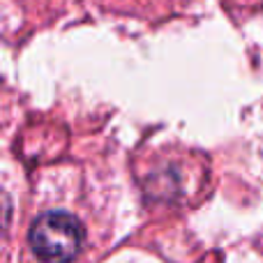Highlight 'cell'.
<instances>
[{"instance_id": "cell-1", "label": "cell", "mask_w": 263, "mask_h": 263, "mask_svg": "<svg viewBox=\"0 0 263 263\" xmlns=\"http://www.w3.org/2000/svg\"><path fill=\"white\" fill-rule=\"evenodd\" d=\"M28 263H88L92 231L69 208H46L32 217L26 231Z\"/></svg>"}]
</instances>
